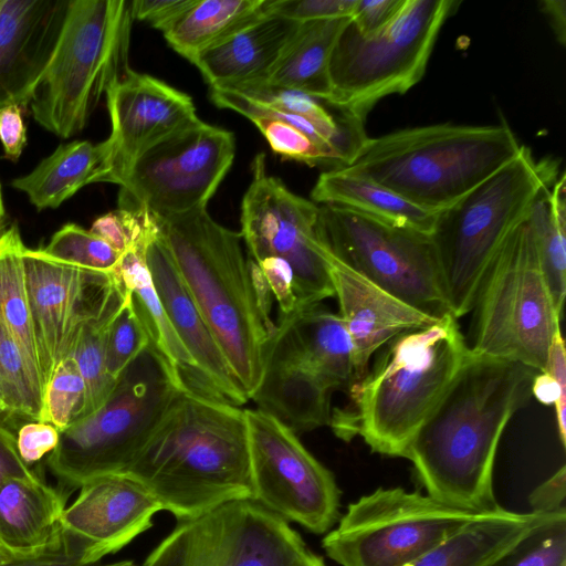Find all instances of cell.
Masks as SVG:
<instances>
[{
    "label": "cell",
    "instance_id": "cell-1",
    "mask_svg": "<svg viewBox=\"0 0 566 566\" xmlns=\"http://www.w3.org/2000/svg\"><path fill=\"white\" fill-rule=\"evenodd\" d=\"M537 373L469 350L406 454L429 496L475 512L499 507L492 482L499 443L531 398Z\"/></svg>",
    "mask_w": 566,
    "mask_h": 566
},
{
    "label": "cell",
    "instance_id": "cell-2",
    "mask_svg": "<svg viewBox=\"0 0 566 566\" xmlns=\"http://www.w3.org/2000/svg\"><path fill=\"white\" fill-rule=\"evenodd\" d=\"M123 473L178 522L254 501L244 410L182 390Z\"/></svg>",
    "mask_w": 566,
    "mask_h": 566
},
{
    "label": "cell",
    "instance_id": "cell-3",
    "mask_svg": "<svg viewBox=\"0 0 566 566\" xmlns=\"http://www.w3.org/2000/svg\"><path fill=\"white\" fill-rule=\"evenodd\" d=\"M380 349L366 375L348 387V403L332 411L328 426L339 439L359 436L376 453L406 458L469 347L458 319L446 314L427 327L398 335Z\"/></svg>",
    "mask_w": 566,
    "mask_h": 566
},
{
    "label": "cell",
    "instance_id": "cell-4",
    "mask_svg": "<svg viewBox=\"0 0 566 566\" xmlns=\"http://www.w3.org/2000/svg\"><path fill=\"white\" fill-rule=\"evenodd\" d=\"M522 146L504 119L484 126L434 124L367 138L344 168L441 211L512 161Z\"/></svg>",
    "mask_w": 566,
    "mask_h": 566
},
{
    "label": "cell",
    "instance_id": "cell-5",
    "mask_svg": "<svg viewBox=\"0 0 566 566\" xmlns=\"http://www.w3.org/2000/svg\"><path fill=\"white\" fill-rule=\"evenodd\" d=\"M154 217L182 282L250 399L261 379L268 332L254 303L240 232L214 221L207 208Z\"/></svg>",
    "mask_w": 566,
    "mask_h": 566
},
{
    "label": "cell",
    "instance_id": "cell-6",
    "mask_svg": "<svg viewBox=\"0 0 566 566\" xmlns=\"http://www.w3.org/2000/svg\"><path fill=\"white\" fill-rule=\"evenodd\" d=\"M559 161L537 160L530 148L465 197L441 210L431 239L449 312L472 311L480 284L510 233L559 176Z\"/></svg>",
    "mask_w": 566,
    "mask_h": 566
},
{
    "label": "cell",
    "instance_id": "cell-7",
    "mask_svg": "<svg viewBox=\"0 0 566 566\" xmlns=\"http://www.w3.org/2000/svg\"><path fill=\"white\" fill-rule=\"evenodd\" d=\"M182 390L151 343L127 366L107 401L60 432L46 464L66 494L95 476L123 473Z\"/></svg>",
    "mask_w": 566,
    "mask_h": 566
},
{
    "label": "cell",
    "instance_id": "cell-8",
    "mask_svg": "<svg viewBox=\"0 0 566 566\" xmlns=\"http://www.w3.org/2000/svg\"><path fill=\"white\" fill-rule=\"evenodd\" d=\"M132 1L72 0L56 50L30 103L61 138L80 133L101 97L130 69Z\"/></svg>",
    "mask_w": 566,
    "mask_h": 566
},
{
    "label": "cell",
    "instance_id": "cell-9",
    "mask_svg": "<svg viewBox=\"0 0 566 566\" xmlns=\"http://www.w3.org/2000/svg\"><path fill=\"white\" fill-rule=\"evenodd\" d=\"M471 312L467 344L472 354L546 370L562 318L542 271L528 218L497 251Z\"/></svg>",
    "mask_w": 566,
    "mask_h": 566
},
{
    "label": "cell",
    "instance_id": "cell-10",
    "mask_svg": "<svg viewBox=\"0 0 566 566\" xmlns=\"http://www.w3.org/2000/svg\"><path fill=\"white\" fill-rule=\"evenodd\" d=\"M459 6L453 0H403L392 20L368 36L350 19L332 52L325 103L365 122L380 99L408 92L423 77L439 32Z\"/></svg>",
    "mask_w": 566,
    "mask_h": 566
},
{
    "label": "cell",
    "instance_id": "cell-11",
    "mask_svg": "<svg viewBox=\"0 0 566 566\" xmlns=\"http://www.w3.org/2000/svg\"><path fill=\"white\" fill-rule=\"evenodd\" d=\"M482 513L379 488L348 505L322 546L340 566H408Z\"/></svg>",
    "mask_w": 566,
    "mask_h": 566
},
{
    "label": "cell",
    "instance_id": "cell-12",
    "mask_svg": "<svg viewBox=\"0 0 566 566\" xmlns=\"http://www.w3.org/2000/svg\"><path fill=\"white\" fill-rule=\"evenodd\" d=\"M317 229L334 255L390 294L431 316L450 314L431 235L335 205L318 206Z\"/></svg>",
    "mask_w": 566,
    "mask_h": 566
},
{
    "label": "cell",
    "instance_id": "cell-13",
    "mask_svg": "<svg viewBox=\"0 0 566 566\" xmlns=\"http://www.w3.org/2000/svg\"><path fill=\"white\" fill-rule=\"evenodd\" d=\"M235 155L230 130L200 118L145 151L120 184L118 208L157 217L207 208Z\"/></svg>",
    "mask_w": 566,
    "mask_h": 566
},
{
    "label": "cell",
    "instance_id": "cell-14",
    "mask_svg": "<svg viewBox=\"0 0 566 566\" xmlns=\"http://www.w3.org/2000/svg\"><path fill=\"white\" fill-rule=\"evenodd\" d=\"M318 205L292 192L266 171L265 155L252 164V180L241 203V238L255 262L269 256L285 260L294 274L296 307L334 296L328 249L317 229Z\"/></svg>",
    "mask_w": 566,
    "mask_h": 566
},
{
    "label": "cell",
    "instance_id": "cell-15",
    "mask_svg": "<svg viewBox=\"0 0 566 566\" xmlns=\"http://www.w3.org/2000/svg\"><path fill=\"white\" fill-rule=\"evenodd\" d=\"M244 415L254 502L312 533L329 531L339 507L333 473L270 413L245 409Z\"/></svg>",
    "mask_w": 566,
    "mask_h": 566
},
{
    "label": "cell",
    "instance_id": "cell-16",
    "mask_svg": "<svg viewBox=\"0 0 566 566\" xmlns=\"http://www.w3.org/2000/svg\"><path fill=\"white\" fill-rule=\"evenodd\" d=\"M23 268L45 388L55 368L72 358L84 324L124 290L114 272L78 268L25 248Z\"/></svg>",
    "mask_w": 566,
    "mask_h": 566
},
{
    "label": "cell",
    "instance_id": "cell-17",
    "mask_svg": "<svg viewBox=\"0 0 566 566\" xmlns=\"http://www.w3.org/2000/svg\"><path fill=\"white\" fill-rule=\"evenodd\" d=\"M105 96L112 132L99 182L119 185L145 151L199 118L190 95L132 69Z\"/></svg>",
    "mask_w": 566,
    "mask_h": 566
},
{
    "label": "cell",
    "instance_id": "cell-18",
    "mask_svg": "<svg viewBox=\"0 0 566 566\" xmlns=\"http://www.w3.org/2000/svg\"><path fill=\"white\" fill-rule=\"evenodd\" d=\"M78 495L66 505L61 530L83 549L91 566L122 549L151 526L161 511L156 499L135 479L124 473L92 478L80 485Z\"/></svg>",
    "mask_w": 566,
    "mask_h": 566
},
{
    "label": "cell",
    "instance_id": "cell-19",
    "mask_svg": "<svg viewBox=\"0 0 566 566\" xmlns=\"http://www.w3.org/2000/svg\"><path fill=\"white\" fill-rule=\"evenodd\" d=\"M72 0H0V109L27 107L56 50Z\"/></svg>",
    "mask_w": 566,
    "mask_h": 566
},
{
    "label": "cell",
    "instance_id": "cell-20",
    "mask_svg": "<svg viewBox=\"0 0 566 566\" xmlns=\"http://www.w3.org/2000/svg\"><path fill=\"white\" fill-rule=\"evenodd\" d=\"M327 262L334 296L338 301V315L352 343L354 381L366 375L371 356L391 339L440 318L390 294L344 263L329 249Z\"/></svg>",
    "mask_w": 566,
    "mask_h": 566
},
{
    "label": "cell",
    "instance_id": "cell-21",
    "mask_svg": "<svg viewBox=\"0 0 566 566\" xmlns=\"http://www.w3.org/2000/svg\"><path fill=\"white\" fill-rule=\"evenodd\" d=\"M332 387L318 375L284 328L274 323L262 347V374L251 396L296 434L331 421Z\"/></svg>",
    "mask_w": 566,
    "mask_h": 566
},
{
    "label": "cell",
    "instance_id": "cell-22",
    "mask_svg": "<svg viewBox=\"0 0 566 566\" xmlns=\"http://www.w3.org/2000/svg\"><path fill=\"white\" fill-rule=\"evenodd\" d=\"M144 258L167 316L203 380L226 402L245 403L249 398L182 282L156 219Z\"/></svg>",
    "mask_w": 566,
    "mask_h": 566
},
{
    "label": "cell",
    "instance_id": "cell-23",
    "mask_svg": "<svg viewBox=\"0 0 566 566\" xmlns=\"http://www.w3.org/2000/svg\"><path fill=\"white\" fill-rule=\"evenodd\" d=\"M301 23L261 12L201 53L197 66L210 88L239 90L263 83Z\"/></svg>",
    "mask_w": 566,
    "mask_h": 566
},
{
    "label": "cell",
    "instance_id": "cell-24",
    "mask_svg": "<svg viewBox=\"0 0 566 566\" xmlns=\"http://www.w3.org/2000/svg\"><path fill=\"white\" fill-rule=\"evenodd\" d=\"M67 494L41 475L0 483V545L14 558L42 554L61 535Z\"/></svg>",
    "mask_w": 566,
    "mask_h": 566
},
{
    "label": "cell",
    "instance_id": "cell-25",
    "mask_svg": "<svg viewBox=\"0 0 566 566\" xmlns=\"http://www.w3.org/2000/svg\"><path fill=\"white\" fill-rule=\"evenodd\" d=\"M146 239L122 253L113 272L130 293L150 343L179 375L187 390L208 398L223 400L203 380L167 316L145 262Z\"/></svg>",
    "mask_w": 566,
    "mask_h": 566
},
{
    "label": "cell",
    "instance_id": "cell-26",
    "mask_svg": "<svg viewBox=\"0 0 566 566\" xmlns=\"http://www.w3.org/2000/svg\"><path fill=\"white\" fill-rule=\"evenodd\" d=\"M313 202L335 205L380 222L431 235L440 211L419 207L376 181L335 168L322 172L311 191Z\"/></svg>",
    "mask_w": 566,
    "mask_h": 566
},
{
    "label": "cell",
    "instance_id": "cell-27",
    "mask_svg": "<svg viewBox=\"0 0 566 566\" xmlns=\"http://www.w3.org/2000/svg\"><path fill=\"white\" fill-rule=\"evenodd\" d=\"M547 514L499 506L469 521L408 566H486Z\"/></svg>",
    "mask_w": 566,
    "mask_h": 566
},
{
    "label": "cell",
    "instance_id": "cell-28",
    "mask_svg": "<svg viewBox=\"0 0 566 566\" xmlns=\"http://www.w3.org/2000/svg\"><path fill=\"white\" fill-rule=\"evenodd\" d=\"M306 549L287 521L258 502L237 501L221 566H293Z\"/></svg>",
    "mask_w": 566,
    "mask_h": 566
},
{
    "label": "cell",
    "instance_id": "cell-29",
    "mask_svg": "<svg viewBox=\"0 0 566 566\" xmlns=\"http://www.w3.org/2000/svg\"><path fill=\"white\" fill-rule=\"evenodd\" d=\"M349 21L340 18L301 23L265 81L254 86L298 91L326 102L332 52Z\"/></svg>",
    "mask_w": 566,
    "mask_h": 566
},
{
    "label": "cell",
    "instance_id": "cell-30",
    "mask_svg": "<svg viewBox=\"0 0 566 566\" xmlns=\"http://www.w3.org/2000/svg\"><path fill=\"white\" fill-rule=\"evenodd\" d=\"M107 156L106 140L61 144L30 174L15 178L12 187L23 191L39 210L56 208L84 186L99 182Z\"/></svg>",
    "mask_w": 566,
    "mask_h": 566
},
{
    "label": "cell",
    "instance_id": "cell-31",
    "mask_svg": "<svg viewBox=\"0 0 566 566\" xmlns=\"http://www.w3.org/2000/svg\"><path fill=\"white\" fill-rule=\"evenodd\" d=\"M276 323L333 390L354 382L352 343L338 314L317 303L280 315Z\"/></svg>",
    "mask_w": 566,
    "mask_h": 566
},
{
    "label": "cell",
    "instance_id": "cell-32",
    "mask_svg": "<svg viewBox=\"0 0 566 566\" xmlns=\"http://www.w3.org/2000/svg\"><path fill=\"white\" fill-rule=\"evenodd\" d=\"M264 2L265 0H197L163 34L178 54L193 63L201 53L255 19L262 12Z\"/></svg>",
    "mask_w": 566,
    "mask_h": 566
},
{
    "label": "cell",
    "instance_id": "cell-33",
    "mask_svg": "<svg viewBox=\"0 0 566 566\" xmlns=\"http://www.w3.org/2000/svg\"><path fill=\"white\" fill-rule=\"evenodd\" d=\"M234 502L180 521L142 566H221Z\"/></svg>",
    "mask_w": 566,
    "mask_h": 566
},
{
    "label": "cell",
    "instance_id": "cell-34",
    "mask_svg": "<svg viewBox=\"0 0 566 566\" xmlns=\"http://www.w3.org/2000/svg\"><path fill=\"white\" fill-rule=\"evenodd\" d=\"M24 250L18 227L10 226L0 240V318L42 381L24 277Z\"/></svg>",
    "mask_w": 566,
    "mask_h": 566
},
{
    "label": "cell",
    "instance_id": "cell-35",
    "mask_svg": "<svg viewBox=\"0 0 566 566\" xmlns=\"http://www.w3.org/2000/svg\"><path fill=\"white\" fill-rule=\"evenodd\" d=\"M566 176L562 172L534 203L528 217L543 274L557 315L566 295Z\"/></svg>",
    "mask_w": 566,
    "mask_h": 566
},
{
    "label": "cell",
    "instance_id": "cell-36",
    "mask_svg": "<svg viewBox=\"0 0 566 566\" xmlns=\"http://www.w3.org/2000/svg\"><path fill=\"white\" fill-rule=\"evenodd\" d=\"M125 296L126 290H123L101 313L88 319L80 333L72 358L85 386V405L81 419L97 411L116 387L117 380L106 369V334Z\"/></svg>",
    "mask_w": 566,
    "mask_h": 566
},
{
    "label": "cell",
    "instance_id": "cell-37",
    "mask_svg": "<svg viewBox=\"0 0 566 566\" xmlns=\"http://www.w3.org/2000/svg\"><path fill=\"white\" fill-rule=\"evenodd\" d=\"M0 380L7 415L43 422L44 389L0 318Z\"/></svg>",
    "mask_w": 566,
    "mask_h": 566
},
{
    "label": "cell",
    "instance_id": "cell-38",
    "mask_svg": "<svg viewBox=\"0 0 566 566\" xmlns=\"http://www.w3.org/2000/svg\"><path fill=\"white\" fill-rule=\"evenodd\" d=\"M486 566H566V509L547 514Z\"/></svg>",
    "mask_w": 566,
    "mask_h": 566
},
{
    "label": "cell",
    "instance_id": "cell-39",
    "mask_svg": "<svg viewBox=\"0 0 566 566\" xmlns=\"http://www.w3.org/2000/svg\"><path fill=\"white\" fill-rule=\"evenodd\" d=\"M40 250L54 260L102 272H113L122 255L103 239L74 223L63 226Z\"/></svg>",
    "mask_w": 566,
    "mask_h": 566
},
{
    "label": "cell",
    "instance_id": "cell-40",
    "mask_svg": "<svg viewBox=\"0 0 566 566\" xmlns=\"http://www.w3.org/2000/svg\"><path fill=\"white\" fill-rule=\"evenodd\" d=\"M149 343L146 327L126 290L124 302L112 318L106 334L105 361L109 376L117 380Z\"/></svg>",
    "mask_w": 566,
    "mask_h": 566
},
{
    "label": "cell",
    "instance_id": "cell-41",
    "mask_svg": "<svg viewBox=\"0 0 566 566\" xmlns=\"http://www.w3.org/2000/svg\"><path fill=\"white\" fill-rule=\"evenodd\" d=\"M85 405V386L73 358L62 361L53 371L44 391L43 422L61 431L78 421Z\"/></svg>",
    "mask_w": 566,
    "mask_h": 566
},
{
    "label": "cell",
    "instance_id": "cell-42",
    "mask_svg": "<svg viewBox=\"0 0 566 566\" xmlns=\"http://www.w3.org/2000/svg\"><path fill=\"white\" fill-rule=\"evenodd\" d=\"M250 120L264 136L271 149L284 159L308 166L332 167L328 155L295 126L273 117H253Z\"/></svg>",
    "mask_w": 566,
    "mask_h": 566
},
{
    "label": "cell",
    "instance_id": "cell-43",
    "mask_svg": "<svg viewBox=\"0 0 566 566\" xmlns=\"http://www.w3.org/2000/svg\"><path fill=\"white\" fill-rule=\"evenodd\" d=\"M357 0H265L262 12L300 23L352 18Z\"/></svg>",
    "mask_w": 566,
    "mask_h": 566
},
{
    "label": "cell",
    "instance_id": "cell-44",
    "mask_svg": "<svg viewBox=\"0 0 566 566\" xmlns=\"http://www.w3.org/2000/svg\"><path fill=\"white\" fill-rule=\"evenodd\" d=\"M15 438L21 460L32 468L57 447L60 430L49 422L29 421L19 428Z\"/></svg>",
    "mask_w": 566,
    "mask_h": 566
},
{
    "label": "cell",
    "instance_id": "cell-45",
    "mask_svg": "<svg viewBox=\"0 0 566 566\" xmlns=\"http://www.w3.org/2000/svg\"><path fill=\"white\" fill-rule=\"evenodd\" d=\"M197 0H134V20L147 22L165 33L182 17Z\"/></svg>",
    "mask_w": 566,
    "mask_h": 566
},
{
    "label": "cell",
    "instance_id": "cell-46",
    "mask_svg": "<svg viewBox=\"0 0 566 566\" xmlns=\"http://www.w3.org/2000/svg\"><path fill=\"white\" fill-rule=\"evenodd\" d=\"M256 263L279 304L280 315L292 313L296 308L297 298L294 291V274L291 265L277 256H269Z\"/></svg>",
    "mask_w": 566,
    "mask_h": 566
},
{
    "label": "cell",
    "instance_id": "cell-47",
    "mask_svg": "<svg viewBox=\"0 0 566 566\" xmlns=\"http://www.w3.org/2000/svg\"><path fill=\"white\" fill-rule=\"evenodd\" d=\"M62 531V530H61ZM0 566H87L83 562L81 545L61 532L60 537L42 554L15 558Z\"/></svg>",
    "mask_w": 566,
    "mask_h": 566
},
{
    "label": "cell",
    "instance_id": "cell-48",
    "mask_svg": "<svg viewBox=\"0 0 566 566\" xmlns=\"http://www.w3.org/2000/svg\"><path fill=\"white\" fill-rule=\"evenodd\" d=\"M403 0H357L352 23L365 36L385 28L396 15Z\"/></svg>",
    "mask_w": 566,
    "mask_h": 566
},
{
    "label": "cell",
    "instance_id": "cell-49",
    "mask_svg": "<svg viewBox=\"0 0 566 566\" xmlns=\"http://www.w3.org/2000/svg\"><path fill=\"white\" fill-rule=\"evenodd\" d=\"M22 111L19 105H9L0 109V140L4 156L10 160H18L27 145Z\"/></svg>",
    "mask_w": 566,
    "mask_h": 566
},
{
    "label": "cell",
    "instance_id": "cell-50",
    "mask_svg": "<svg viewBox=\"0 0 566 566\" xmlns=\"http://www.w3.org/2000/svg\"><path fill=\"white\" fill-rule=\"evenodd\" d=\"M566 469L563 465L554 475L541 484L530 496L532 511L537 513H554L562 509L566 496Z\"/></svg>",
    "mask_w": 566,
    "mask_h": 566
},
{
    "label": "cell",
    "instance_id": "cell-51",
    "mask_svg": "<svg viewBox=\"0 0 566 566\" xmlns=\"http://www.w3.org/2000/svg\"><path fill=\"white\" fill-rule=\"evenodd\" d=\"M40 475L20 458L17 438L6 426L0 423V483L10 476Z\"/></svg>",
    "mask_w": 566,
    "mask_h": 566
},
{
    "label": "cell",
    "instance_id": "cell-52",
    "mask_svg": "<svg viewBox=\"0 0 566 566\" xmlns=\"http://www.w3.org/2000/svg\"><path fill=\"white\" fill-rule=\"evenodd\" d=\"M247 264L254 303L262 323L269 334L274 327V323L271 319V311L274 296L259 264L249 255L247 258Z\"/></svg>",
    "mask_w": 566,
    "mask_h": 566
},
{
    "label": "cell",
    "instance_id": "cell-53",
    "mask_svg": "<svg viewBox=\"0 0 566 566\" xmlns=\"http://www.w3.org/2000/svg\"><path fill=\"white\" fill-rule=\"evenodd\" d=\"M539 10L547 17L559 44H566V2L564 0H544Z\"/></svg>",
    "mask_w": 566,
    "mask_h": 566
},
{
    "label": "cell",
    "instance_id": "cell-54",
    "mask_svg": "<svg viewBox=\"0 0 566 566\" xmlns=\"http://www.w3.org/2000/svg\"><path fill=\"white\" fill-rule=\"evenodd\" d=\"M293 566H325V563L321 556L307 548Z\"/></svg>",
    "mask_w": 566,
    "mask_h": 566
},
{
    "label": "cell",
    "instance_id": "cell-55",
    "mask_svg": "<svg viewBox=\"0 0 566 566\" xmlns=\"http://www.w3.org/2000/svg\"><path fill=\"white\" fill-rule=\"evenodd\" d=\"M0 186V240L9 229Z\"/></svg>",
    "mask_w": 566,
    "mask_h": 566
},
{
    "label": "cell",
    "instance_id": "cell-56",
    "mask_svg": "<svg viewBox=\"0 0 566 566\" xmlns=\"http://www.w3.org/2000/svg\"><path fill=\"white\" fill-rule=\"evenodd\" d=\"M15 559L12 555H10L1 545H0V563H4L8 560Z\"/></svg>",
    "mask_w": 566,
    "mask_h": 566
},
{
    "label": "cell",
    "instance_id": "cell-57",
    "mask_svg": "<svg viewBox=\"0 0 566 566\" xmlns=\"http://www.w3.org/2000/svg\"><path fill=\"white\" fill-rule=\"evenodd\" d=\"M103 566H136V565L130 560H122V562H116V563L107 564V565H103Z\"/></svg>",
    "mask_w": 566,
    "mask_h": 566
}]
</instances>
